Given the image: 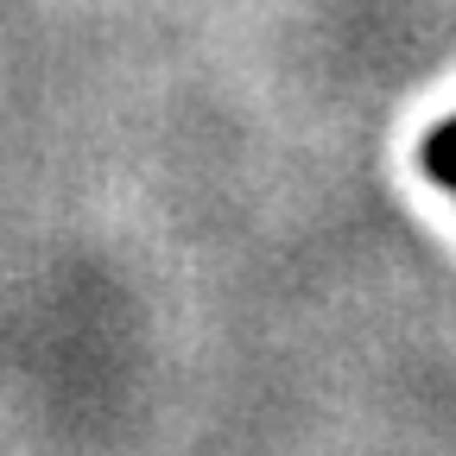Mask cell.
<instances>
[{
	"instance_id": "6da1fadb",
	"label": "cell",
	"mask_w": 456,
	"mask_h": 456,
	"mask_svg": "<svg viewBox=\"0 0 456 456\" xmlns=\"http://www.w3.org/2000/svg\"><path fill=\"white\" fill-rule=\"evenodd\" d=\"M425 178L437 184V191H456V114H450V121L444 127H431L425 134Z\"/></svg>"
}]
</instances>
